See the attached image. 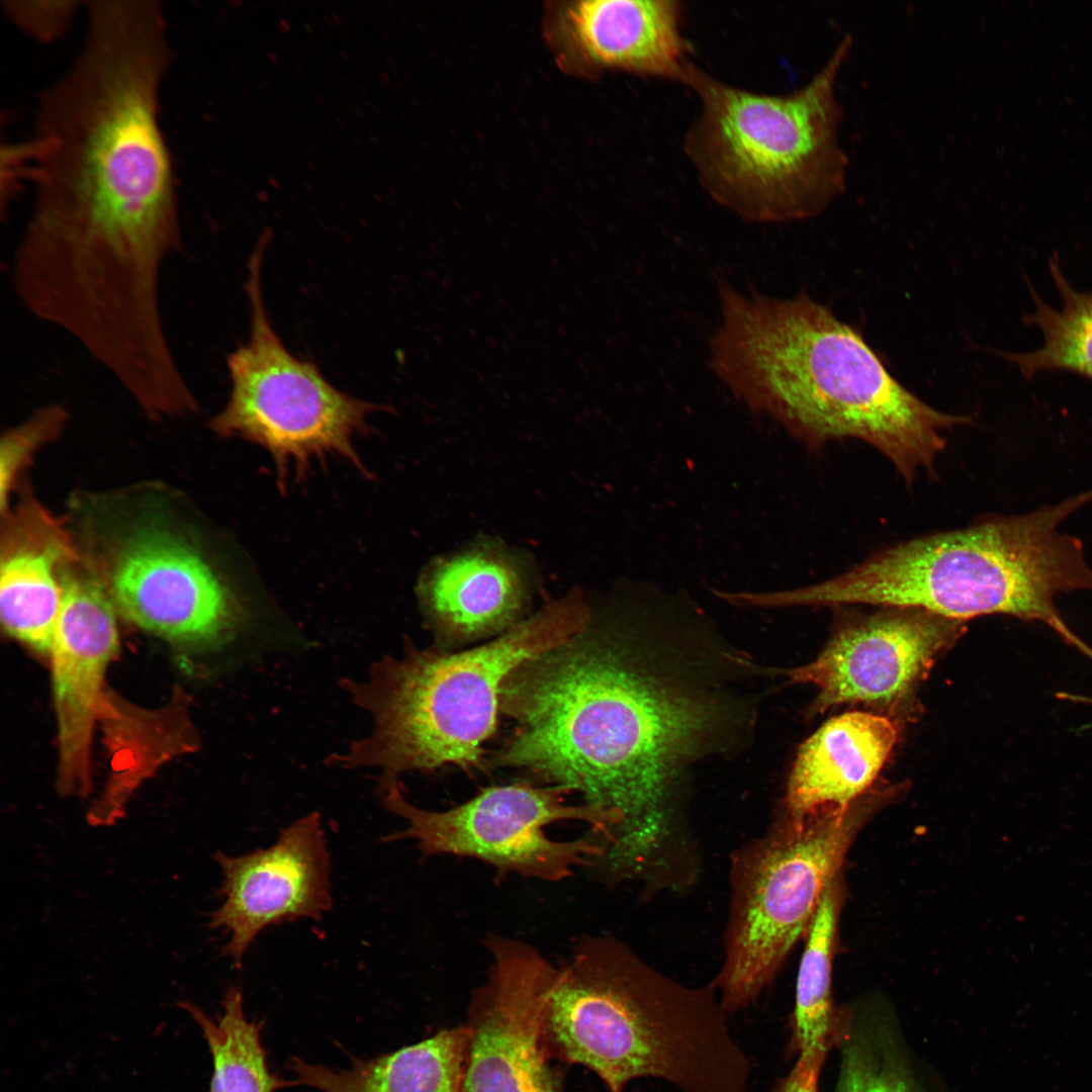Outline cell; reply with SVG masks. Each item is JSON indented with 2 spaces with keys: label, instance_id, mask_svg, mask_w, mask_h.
<instances>
[{
  "label": "cell",
  "instance_id": "cell-26",
  "mask_svg": "<svg viewBox=\"0 0 1092 1092\" xmlns=\"http://www.w3.org/2000/svg\"><path fill=\"white\" fill-rule=\"evenodd\" d=\"M79 1H3L8 19L23 33L39 42H52L69 29L79 10Z\"/></svg>",
  "mask_w": 1092,
  "mask_h": 1092
},
{
  "label": "cell",
  "instance_id": "cell-23",
  "mask_svg": "<svg viewBox=\"0 0 1092 1092\" xmlns=\"http://www.w3.org/2000/svg\"><path fill=\"white\" fill-rule=\"evenodd\" d=\"M221 1003L216 1020L190 1002L179 1004L199 1026L211 1055L209 1092H276L294 1086L270 1071L261 1040L263 1023L248 1020L241 989L231 986Z\"/></svg>",
  "mask_w": 1092,
  "mask_h": 1092
},
{
  "label": "cell",
  "instance_id": "cell-13",
  "mask_svg": "<svg viewBox=\"0 0 1092 1092\" xmlns=\"http://www.w3.org/2000/svg\"><path fill=\"white\" fill-rule=\"evenodd\" d=\"M222 873L208 927L230 939L221 953L236 966L265 928L301 918L321 920L333 905L330 855L321 817L312 812L286 826L267 848L230 856L216 851Z\"/></svg>",
  "mask_w": 1092,
  "mask_h": 1092
},
{
  "label": "cell",
  "instance_id": "cell-7",
  "mask_svg": "<svg viewBox=\"0 0 1092 1092\" xmlns=\"http://www.w3.org/2000/svg\"><path fill=\"white\" fill-rule=\"evenodd\" d=\"M852 46L845 33L809 82L785 95L732 86L691 63L682 84L701 107L684 149L716 202L747 220L784 222L818 215L844 193L837 79Z\"/></svg>",
  "mask_w": 1092,
  "mask_h": 1092
},
{
  "label": "cell",
  "instance_id": "cell-8",
  "mask_svg": "<svg viewBox=\"0 0 1092 1092\" xmlns=\"http://www.w3.org/2000/svg\"><path fill=\"white\" fill-rule=\"evenodd\" d=\"M866 818L857 802L802 816L786 814L736 851L725 957L712 983L728 1014L758 999L807 934Z\"/></svg>",
  "mask_w": 1092,
  "mask_h": 1092
},
{
  "label": "cell",
  "instance_id": "cell-14",
  "mask_svg": "<svg viewBox=\"0 0 1092 1092\" xmlns=\"http://www.w3.org/2000/svg\"><path fill=\"white\" fill-rule=\"evenodd\" d=\"M109 596L136 626L177 642L217 638L239 617L236 597L207 560L172 533H132L112 562Z\"/></svg>",
  "mask_w": 1092,
  "mask_h": 1092
},
{
  "label": "cell",
  "instance_id": "cell-24",
  "mask_svg": "<svg viewBox=\"0 0 1092 1092\" xmlns=\"http://www.w3.org/2000/svg\"><path fill=\"white\" fill-rule=\"evenodd\" d=\"M835 1092H926L898 1029L890 1020H855L842 1012Z\"/></svg>",
  "mask_w": 1092,
  "mask_h": 1092
},
{
  "label": "cell",
  "instance_id": "cell-22",
  "mask_svg": "<svg viewBox=\"0 0 1092 1092\" xmlns=\"http://www.w3.org/2000/svg\"><path fill=\"white\" fill-rule=\"evenodd\" d=\"M1062 307L1048 304L1029 285L1033 310L1024 323L1038 329L1042 345L1025 353H1002L1025 378L1042 372L1064 371L1092 380V291H1080L1063 273L1058 257L1049 263Z\"/></svg>",
  "mask_w": 1092,
  "mask_h": 1092
},
{
  "label": "cell",
  "instance_id": "cell-20",
  "mask_svg": "<svg viewBox=\"0 0 1092 1092\" xmlns=\"http://www.w3.org/2000/svg\"><path fill=\"white\" fill-rule=\"evenodd\" d=\"M468 1029L443 1028L419 1042L375 1058L353 1059L348 1070L292 1057L295 1085L322 1092H464Z\"/></svg>",
  "mask_w": 1092,
  "mask_h": 1092
},
{
  "label": "cell",
  "instance_id": "cell-25",
  "mask_svg": "<svg viewBox=\"0 0 1092 1092\" xmlns=\"http://www.w3.org/2000/svg\"><path fill=\"white\" fill-rule=\"evenodd\" d=\"M68 419V412L61 403L38 408L29 419L11 429L3 437L1 449V497L5 505L13 478L28 453L46 440L54 437Z\"/></svg>",
  "mask_w": 1092,
  "mask_h": 1092
},
{
  "label": "cell",
  "instance_id": "cell-27",
  "mask_svg": "<svg viewBox=\"0 0 1092 1092\" xmlns=\"http://www.w3.org/2000/svg\"><path fill=\"white\" fill-rule=\"evenodd\" d=\"M829 1051L815 1050L798 1055L794 1067L778 1083L775 1092H819V1077Z\"/></svg>",
  "mask_w": 1092,
  "mask_h": 1092
},
{
  "label": "cell",
  "instance_id": "cell-10",
  "mask_svg": "<svg viewBox=\"0 0 1092 1092\" xmlns=\"http://www.w3.org/2000/svg\"><path fill=\"white\" fill-rule=\"evenodd\" d=\"M400 783L379 787L384 807L404 819L403 830L385 841L413 839L425 856L453 855L480 860L502 874L558 882L574 870L603 857L604 847L588 838L560 841L546 828L556 822L579 821L593 826L607 842L623 822L613 810L565 801L566 786L515 783L483 789L468 801L447 809L420 808L405 798Z\"/></svg>",
  "mask_w": 1092,
  "mask_h": 1092
},
{
  "label": "cell",
  "instance_id": "cell-6",
  "mask_svg": "<svg viewBox=\"0 0 1092 1092\" xmlns=\"http://www.w3.org/2000/svg\"><path fill=\"white\" fill-rule=\"evenodd\" d=\"M577 592L553 601L480 646L445 652L406 646L374 663L363 681L345 679L371 732L328 761L380 770L379 785L407 771L483 767L482 744L496 728L505 679L523 662L569 641L592 621Z\"/></svg>",
  "mask_w": 1092,
  "mask_h": 1092
},
{
  "label": "cell",
  "instance_id": "cell-4",
  "mask_svg": "<svg viewBox=\"0 0 1092 1092\" xmlns=\"http://www.w3.org/2000/svg\"><path fill=\"white\" fill-rule=\"evenodd\" d=\"M714 986L656 971L623 941L585 935L556 967L542 1011L548 1056L594 1072L609 1092L655 1078L680 1092H748L751 1063Z\"/></svg>",
  "mask_w": 1092,
  "mask_h": 1092
},
{
  "label": "cell",
  "instance_id": "cell-19",
  "mask_svg": "<svg viewBox=\"0 0 1092 1092\" xmlns=\"http://www.w3.org/2000/svg\"><path fill=\"white\" fill-rule=\"evenodd\" d=\"M10 532L0 570V617L5 631L37 651L50 653L62 604L61 569L73 558L65 535L46 516L33 526V511Z\"/></svg>",
  "mask_w": 1092,
  "mask_h": 1092
},
{
  "label": "cell",
  "instance_id": "cell-28",
  "mask_svg": "<svg viewBox=\"0 0 1092 1092\" xmlns=\"http://www.w3.org/2000/svg\"><path fill=\"white\" fill-rule=\"evenodd\" d=\"M588 1092H596V1091H588Z\"/></svg>",
  "mask_w": 1092,
  "mask_h": 1092
},
{
  "label": "cell",
  "instance_id": "cell-5",
  "mask_svg": "<svg viewBox=\"0 0 1092 1092\" xmlns=\"http://www.w3.org/2000/svg\"><path fill=\"white\" fill-rule=\"evenodd\" d=\"M1092 500V488L1018 516L985 519L882 549L825 581L792 589V606L850 604L924 610L967 621L1007 615L1038 621L1082 653L1090 646L1063 620L1060 594L1092 592L1083 543L1059 525Z\"/></svg>",
  "mask_w": 1092,
  "mask_h": 1092
},
{
  "label": "cell",
  "instance_id": "cell-12",
  "mask_svg": "<svg viewBox=\"0 0 1092 1092\" xmlns=\"http://www.w3.org/2000/svg\"><path fill=\"white\" fill-rule=\"evenodd\" d=\"M965 621L886 608L840 629L810 663L782 673L818 689L812 713L846 703L888 704L905 696L963 634Z\"/></svg>",
  "mask_w": 1092,
  "mask_h": 1092
},
{
  "label": "cell",
  "instance_id": "cell-21",
  "mask_svg": "<svg viewBox=\"0 0 1092 1092\" xmlns=\"http://www.w3.org/2000/svg\"><path fill=\"white\" fill-rule=\"evenodd\" d=\"M841 902L836 878L826 889L806 934L799 965L789 1046L801 1054L837 1043L841 1013L832 1005L831 977Z\"/></svg>",
  "mask_w": 1092,
  "mask_h": 1092
},
{
  "label": "cell",
  "instance_id": "cell-11",
  "mask_svg": "<svg viewBox=\"0 0 1092 1092\" xmlns=\"http://www.w3.org/2000/svg\"><path fill=\"white\" fill-rule=\"evenodd\" d=\"M485 980L470 996L464 1092H563L541 1037L556 966L534 946L491 933Z\"/></svg>",
  "mask_w": 1092,
  "mask_h": 1092
},
{
  "label": "cell",
  "instance_id": "cell-15",
  "mask_svg": "<svg viewBox=\"0 0 1092 1092\" xmlns=\"http://www.w3.org/2000/svg\"><path fill=\"white\" fill-rule=\"evenodd\" d=\"M60 578L62 604L50 651L58 722L57 787L63 795L86 796L104 676L118 649L115 607L93 577L63 567Z\"/></svg>",
  "mask_w": 1092,
  "mask_h": 1092
},
{
  "label": "cell",
  "instance_id": "cell-17",
  "mask_svg": "<svg viewBox=\"0 0 1092 1092\" xmlns=\"http://www.w3.org/2000/svg\"><path fill=\"white\" fill-rule=\"evenodd\" d=\"M897 739L886 717L850 712L829 719L800 746L786 790V814L846 808L870 788Z\"/></svg>",
  "mask_w": 1092,
  "mask_h": 1092
},
{
  "label": "cell",
  "instance_id": "cell-2",
  "mask_svg": "<svg viewBox=\"0 0 1092 1092\" xmlns=\"http://www.w3.org/2000/svg\"><path fill=\"white\" fill-rule=\"evenodd\" d=\"M641 597L618 621L588 626L526 660L504 681L499 709L515 724L496 755L621 814L612 852L655 862L673 837L676 782L730 746L752 711L730 694L732 652L699 633L684 608Z\"/></svg>",
  "mask_w": 1092,
  "mask_h": 1092
},
{
  "label": "cell",
  "instance_id": "cell-3",
  "mask_svg": "<svg viewBox=\"0 0 1092 1092\" xmlns=\"http://www.w3.org/2000/svg\"><path fill=\"white\" fill-rule=\"evenodd\" d=\"M718 294L712 370L750 410L809 447L858 439L912 481L932 469L945 432L971 422L913 394L856 330L805 293L779 299L719 282Z\"/></svg>",
  "mask_w": 1092,
  "mask_h": 1092
},
{
  "label": "cell",
  "instance_id": "cell-16",
  "mask_svg": "<svg viewBox=\"0 0 1092 1092\" xmlns=\"http://www.w3.org/2000/svg\"><path fill=\"white\" fill-rule=\"evenodd\" d=\"M674 0H578L547 8L545 34L558 65L581 76L605 69L684 82L691 65Z\"/></svg>",
  "mask_w": 1092,
  "mask_h": 1092
},
{
  "label": "cell",
  "instance_id": "cell-9",
  "mask_svg": "<svg viewBox=\"0 0 1092 1092\" xmlns=\"http://www.w3.org/2000/svg\"><path fill=\"white\" fill-rule=\"evenodd\" d=\"M263 237L249 261L246 291L251 307L249 342L226 357L231 392L210 428L263 447L285 486L311 465L338 456L365 470L355 438L367 432L380 406L333 386L317 367L290 354L273 331L261 291Z\"/></svg>",
  "mask_w": 1092,
  "mask_h": 1092
},
{
  "label": "cell",
  "instance_id": "cell-18",
  "mask_svg": "<svg viewBox=\"0 0 1092 1092\" xmlns=\"http://www.w3.org/2000/svg\"><path fill=\"white\" fill-rule=\"evenodd\" d=\"M526 593V572L518 559L485 546L438 559L418 585L423 609L437 630L461 641L512 627Z\"/></svg>",
  "mask_w": 1092,
  "mask_h": 1092
},
{
  "label": "cell",
  "instance_id": "cell-1",
  "mask_svg": "<svg viewBox=\"0 0 1092 1092\" xmlns=\"http://www.w3.org/2000/svg\"><path fill=\"white\" fill-rule=\"evenodd\" d=\"M85 9L83 48L37 105L32 205L10 282L40 322L123 341L165 323L164 271L185 251L159 119L172 55L159 2L97 0Z\"/></svg>",
  "mask_w": 1092,
  "mask_h": 1092
}]
</instances>
